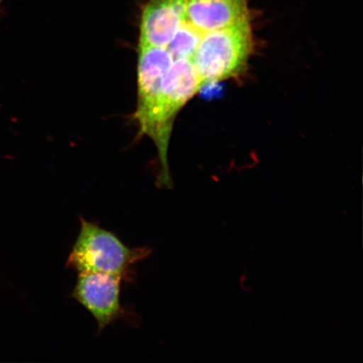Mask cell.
I'll list each match as a JSON object with an SVG mask.
<instances>
[{
    "label": "cell",
    "mask_w": 363,
    "mask_h": 363,
    "mask_svg": "<svg viewBox=\"0 0 363 363\" xmlns=\"http://www.w3.org/2000/svg\"><path fill=\"white\" fill-rule=\"evenodd\" d=\"M174 58L166 48L139 47L138 106L135 113L140 131L153 140L158 150L161 174L158 184L170 187L167 150L169 138L162 129L161 116L162 82Z\"/></svg>",
    "instance_id": "cell-2"
},
{
    "label": "cell",
    "mask_w": 363,
    "mask_h": 363,
    "mask_svg": "<svg viewBox=\"0 0 363 363\" xmlns=\"http://www.w3.org/2000/svg\"><path fill=\"white\" fill-rule=\"evenodd\" d=\"M186 0H150L143 11L139 47L165 48L185 19Z\"/></svg>",
    "instance_id": "cell-6"
},
{
    "label": "cell",
    "mask_w": 363,
    "mask_h": 363,
    "mask_svg": "<svg viewBox=\"0 0 363 363\" xmlns=\"http://www.w3.org/2000/svg\"><path fill=\"white\" fill-rule=\"evenodd\" d=\"M185 18L195 28L208 31L251 19L248 0H186Z\"/></svg>",
    "instance_id": "cell-7"
},
{
    "label": "cell",
    "mask_w": 363,
    "mask_h": 363,
    "mask_svg": "<svg viewBox=\"0 0 363 363\" xmlns=\"http://www.w3.org/2000/svg\"><path fill=\"white\" fill-rule=\"evenodd\" d=\"M119 276L86 272L79 274L71 296L86 308L96 320L99 333L121 319L126 311L121 306Z\"/></svg>",
    "instance_id": "cell-4"
},
{
    "label": "cell",
    "mask_w": 363,
    "mask_h": 363,
    "mask_svg": "<svg viewBox=\"0 0 363 363\" xmlns=\"http://www.w3.org/2000/svg\"><path fill=\"white\" fill-rule=\"evenodd\" d=\"M3 1V0H0V3H1Z\"/></svg>",
    "instance_id": "cell-9"
},
{
    "label": "cell",
    "mask_w": 363,
    "mask_h": 363,
    "mask_svg": "<svg viewBox=\"0 0 363 363\" xmlns=\"http://www.w3.org/2000/svg\"><path fill=\"white\" fill-rule=\"evenodd\" d=\"M191 61L175 59L162 82L161 116L163 131L170 138L177 113L202 88Z\"/></svg>",
    "instance_id": "cell-5"
},
{
    "label": "cell",
    "mask_w": 363,
    "mask_h": 363,
    "mask_svg": "<svg viewBox=\"0 0 363 363\" xmlns=\"http://www.w3.org/2000/svg\"><path fill=\"white\" fill-rule=\"evenodd\" d=\"M251 19L202 36L190 61L202 84L234 78L247 67L253 49Z\"/></svg>",
    "instance_id": "cell-3"
},
{
    "label": "cell",
    "mask_w": 363,
    "mask_h": 363,
    "mask_svg": "<svg viewBox=\"0 0 363 363\" xmlns=\"http://www.w3.org/2000/svg\"><path fill=\"white\" fill-rule=\"evenodd\" d=\"M79 220V233L67 257V267L78 274L101 272L130 282L135 266L151 255L152 248L130 247L111 231L84 217Z\"/></svg>",
    "instance_id": "cell-1"
},
{
    "label": "cell",
    "mask_w": 363,
    "mask_h": 363,
    "mask_svg": "<svg viewBox=\"0 0 363 363\" xmlns=\"http://www.w3.org/2000/svg\"><path fill=\"white\" fill-rule=\"evenodd\" d=\"M204 33H206L195 28L185 18L174 38L165 48L174 60L179 58H187L190 60Z\"/></svg>",
    "instance_id": "cell-8"
}]
</instances>
